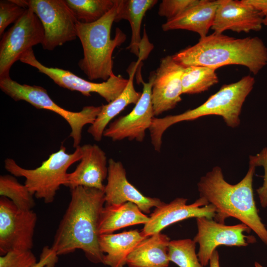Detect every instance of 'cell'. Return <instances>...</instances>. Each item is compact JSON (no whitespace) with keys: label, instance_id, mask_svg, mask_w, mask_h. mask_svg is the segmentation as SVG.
Returning a JSON list of instances; mask_svg holds the SVG:
<instances>
[{"label":"cell","instance_id":"1","mask_svg":"<svg viewBox=\"0 0 267 267\" xmlns=\"http://www.w3.org/2000/svg\"><path fill=\"white\" fill-rule=\"evenodd\" d=\"M71 190V199L55 234L51 248L58 255L81 249L88 259L103 263L99 242V224L105 203L104 190L78 186Z\"/></svg>","mask_w":267,"mask_h":267},{"label":"cell","instance_id":"2","mask_svg":"<svg viewBox=\"0 0 267 267\" xmlns=\"http://www.w3.org/2000/svg\"><path fill=\"white\" fill-rule=\"evenodd\" d=\"M256 167L248 170L238 183L231 184L224 178L222 169L215 166L201 178L197 184L200 197L216 208L215 221L224 223L234 218L247 225L267 245V229L260 217L254 199L253 177Z\"/></svg>","mask_w":267,"mask_h":267},{"label":"cell","instance_id":"3","mask_svg":"<svg viewBox=\"0 0 267 267\" xmlns=\"http://www.w3.org/2000/svg\"><path fill=\"white\" fill-rule=\"evenodd\" d=\"M172 56L184 67L203 66L216 70L223 66L239 65L254 75L267 65V47L260 38H235L215 32Z\"/></svg>","mask_w":267,"mask_h":267},{"label":"cell","instance_id":"4","mask_svg":"<svg viewBox=\"0 0 267 267\" xmlns=\"http://www.w3.org/2000/svg\"><path fill=\"white\" fill-rule=\"evenodd\" d=\"M255 82L252 76H244L235 83L223 85L218 91L195 108L178 115L154 117L149 130L155 150L160 151L162 136L166 130L179 122L193 121L205 116L218 115L222 117L228 126L237 127L240 122L239 116L242 105L253 89Z\"/></svg>","mask_w":267,"mask_h":267},{"label":"cell","instance_id":"5","mask_svg":"<svg viewBox=\"0 0 267 267\" xmlns=\"http://www.w3.org/2000/svg\"><path fill=\"white\" fill-rule=\"evenodd\" d=\"M120 2L121 0H115L113 8L95 22L85 23L78 21L77 23V35L84 53L78 66L90 81L102 79L106 81L114 74L113 51L126 39L119 28H116L114 39L111 37L112 26L116 22Z\"/></svg>","mask_w":267,"mask_h":267},{"label":"cell","instance_id":"6","mask_svg":"<svg viewBox=\"0 0 267 267\" xmlns=\"http://www.w3.org/2000/svg\"><path fill=\"white\" fill-rule=\"evenodd\" d=\"M82 155L81 145L73 153H68L66 147L62 145L57 151L51 153L35 169L23 168L11 158L4 160V168L15 177L25 178L24 184L30 192L37 198L43 199L45 203H50L54 201L60 186H65L68 168L80 161Z\"/></svg>","mask_w":267,"mask_h":267},{"label":"cell","instance_id":"7","mask_svg":"<svg viewBox=\"0 0 267 267\" xmlns=\"http://www.w3.org/2000/svg\"><path fill=\"white\" fill-rule=\"evenodd\" d=\"M0 88L15 101H25L37 109L50 110L62 117L71 128L70 136L75 148L80 145L84 127L92 124L101 109V106L90 105L79 112L68 110L57 104L42 87L21 84L10 77L0 79Z\"/></svg>","mask_w":267,"mask_h":267},{"label":"cell","instance_id":"8","mask_svg":"<svg viewBox=\"0 0 267 267\" xmlns=\"http://www.w3.org/2000/svg\"><path fill=\"white\" fill-rule=\"evenodd\" d=\"M25 9H31L38 16L44 29L42 45L45 50L56 47L77 38L78 20L65 0H13Z\"/></svg>","mask_w":267,"mask_h":267},{"label":"cell","instance_id":"9","mask_svg":"<svg viewBox=\"0 0 267 267\" xmlns=\"http://www.w3.org/2000/svg\"><path fill=\"white\" fill-rule=\"evenodd\" d=\"M44 29L39 18L31 9L23 15L2 35L0 42V79L10 77L12 65L26 51L42 44Z\"/></svg>","mask_w":267,"mask_h":267},{"label":"cell","instance_id":"10","mask_svg":"<svg viewBox=\"0 0 267 267\" xmlns=\"http://www.w3.org/2000/svg\"><path fill=\"white\" fill-rule=\"evenodd\" d=\"M19 60L35 67L60 87L79 91L88 97L91 95V93L95 92L108 103L113 101L122 92L129 82V80L121 75L114 74L106 81L94 83L86 80L68 70L45 66L37 59L32 48L23 53Z\"/></svg>","mask_w":267,"mask_h":267},{"label":"cell","instance_id":"11","mask_svg":"<svg viewBox=\"0 0 267 267\" xmlns=\"http://www.w3.org/2000/svg\"><path fill=\"white\" fill-rule=\"evenodd\" d=\"M37 220L32 210L18 209L8 198H0V254L12 250H31Z\"/></svg>","mask_w":267,"mask_h":267},{"label":"cell","instance_id":"12","mask_svg":"<svg viewBox=\"0 0 267 267\" xmlns=\"http://www.w3.org/2000/svg\"><path fill=\"white\" fill-rule=\"evenodd\" d=\"M197 232L193 240L199 245L197 256L203 267L207 266L217 247H245L256 241L253 236L246 235L251 229L241 223L233 225H224L206 217L196 218Z\"/></svg>","mask_w":267,"mask_h":267},{"label":"cell","instance_id":"13","mask_svg":"<svg viewBox=\"0 0 267 267\" xmlns=\"http://www.w3.org/2000/svg\"><path fill=\"white\" fill-rule=\"evenodd\" d=\"M155 72L151 73L147 83L143 82L141 96L132 111L111 122L103 133V136L113 141L125 138L138 142L143 141L145 132L149 129L155 117L151 102V89Z\"/></svg>","mask_w":267,"mask_h":267},{"label":"cell","instance_id":"14","mask_svg":"<svg viewBox=\"0 0 267 267\" xmlns=\"http://www.w3.org/2000/svg\"><path fill=\"white\" fill-rule=\"evenodd\" d=\"M187 200L184 198H177L168 204L165 203L156 208L141 231L142 235L148 237L161 232L168 226L189 218H215V207L204 198L200 197L189 205L186 204Z\"/></svg>","mask_w":267,"mask_h":267},{"label":"cell","instance_id":"15","mask_svg":"<svg viewBox=\"0 0 267 267\" xmlns=\"http://www.w3.org/2000/svg\"><path fill=\"white\" fill-rule=\"evenodd\" d=\"M184 67L168 55L161 59L155 72L151 102L155 116L174 109L181 100V75Z\"/></svg>","mask_w":267,"mask_h":267},{"label":"cell","instance_id":"16","mask_svg":"<svg viewBox=\"0 0 267 267\" xmlns=\"http://www.w3.org/2000/svg\"><path fill=\"white\" fill-rule=\"evenodd\" d=\"M107 182L104 190L105 205H118L130 202L144 213L165 203L160 199L144 195L128 180L123 164L110 158L108 161Z\"/></svg>","mask_w":267,"mask_h":267},{"label":"cell","instance_id":"17","mask_svg":"<svg viewBox=\"0 0 267 267\" xmlns=\"http://www.w3.org/2000/svg\"><path fill=\"white\" fill-rule=\"evenodd\" d=\"M264 19L259 11L244 0H219L211 29L217 33L226 30L237 33L259 31Z\"/></svg>","mask_w":267,"mask_h":267},{"label":"cell","instance_id":"18","mask_svg":"<svg viewBox=\"0 0 267 267\" xmlns=\"http://www.w3.org/2000/svg\"><path fill=\"white\" fill-rule=\"evenodd\" d=\"M82 157L75 170L68 173L65 185L72 189L85 186L104 190L108 176V162L104 151L95 144L81 146Z\"/></svg>","mask_w":267,"mask_h":267},{"label":"cell","instance_id":"19","mask_svg":"<svg viewBox=\"0 0 267 267\" xmlns=\"http://www.w3.org/2000/svg\"><path fill=\"white\" fill-rule=\"evenodd\" d=\"M132 66L129 71V79L128 85L122 92L115 99L107 104L102 105L101 110L94 123L90 125L88 132L97 141H100L103 133L111 121L129 105L136 104L139 100L142 92L137 91L134 85L135 71L140 62Z\"/></svg>","mask_w":267,"mask_h":267},{"label":"cell","instance_id":"20","mask_svg":"<svg viewBox=\"0 0 267 267\" xmlns=\"http://www.w3.org/2000/svg\"><path fill=\"white\" fill-rule=\"evenodd\" d=\"M219 0H201L200 2L177 17L162 25L164 31L186 30L198 33L200 38L207 36L214 20Z\"/></svg>","mask_w":267,"mask_h":267},{"label":"cell","instance_id":"21","mask_svg":"<svg viewBox=\"0 0 267 267\" xmlns=\"http://www.w3.org/2000/svg\"><path fill=\"white\" fill-rule=\"evenodd\" d=\"M170 238L161 232L140 241L127 257L128 267H168Z\"/></svg>","mask_w":267,"mask_h":267},{"label":"cell","instance_id":"22","mask_svg":"<svg viewBox=\"0 0 267 267\" xmlns=\"http://www.w3.org/2000/svg\"><path fill=\"white\" fill-rule=\"evenodd\" d=\"M146 237L136 229L100 235L99 246L104 254L103 264L110 267H124L129 255Z\"/></svg>","mask_w":267,"mask_h":267},{"label":"cell","instance_id":"23","mask_svg":"<svg viewBox=\"0 0 267 267\" xmlns=\"http://www.w3.org/2000/svg\"><path fill=\"white\" fill-rule=\"evenodd\" d=\"M105 205L99 221L100 235L112 233L116 230L127 226L145 224L150 219L136 205L132 202Z\"/></svg>","mask_w":267,"mask_h":267},{"label":"cell","instance_id":"24","mask_svg":"<svg viewBox=\"0 0 267 267\" xmlns=\"http://www.w3.org/2000/svg\"><path fill=\"white\" fill-rule=\"evenodd\" d=\"M158 2L156 0H121L116 22L125 19L129 21L132 30L131 43L127 48L139 57L142 41L140 28L146 12Z\"/></svg>","mask_w":267,"mask_h":267},{"label":"cell","instance_id":"25","mask_svg":"<svg viewBox=\"0 0 267 267\" xmlns=\"http://www.w3.org/2000/svg\"><path fill=\"white\" fill-rule=\"evenodd\" d=\"M218 82L216 69L214 68L203 66L185 67L181 75L182 94L203 92Z\"/></svg>","mask_w":267,"mask_h":267},{"label":"cell","instance_id":"26","mask_svg":"<svg viewBox=\"0 0 267 267\" xmlns=\"http://www.w3.org/2000/svg\"><path fill=\"white\" fill-rule=\"evenodd\" d=\"M115 0H65L79 21L90 23L104 16L114 6Z\"/></svg>","mask_w":267,"mask_h":267},{"label":"cell","instance_id":"27","mask_svg":"<svg viewBox=\"0 0 267 267\" xmlns=\"http://www.w3.org/2000/svg\"><path fill=\"white\" fill-rule=\"evenodd\" d=\"M0 195L9 199L21 210H32L35 205L33 195L27 186L11 175L0 176Z\"/></svg>","mask_w":267,"mask_h":267},{"label":"cell","instance_id":"28","mask_svg":"<svg viewBox=\"0 0 267 267\" xmlns=\"http://www.w3.org/2000/svg\"><path fill=\"white\" fill-rule=\"evenodd\" d=\"M196 244L190 239L170 241L168 249L170 261L179 267H204L196 253Z\"/></svg>","mask_w":267,"mask_h":267},{"label":"cell","instance_id":"29","mask_svg":"<svg viewBox=\"0 0 267 267\" xmlns=\"http://www.w3.org/2000/svg\"><path fill=\"white\" fill-rule=\"evenodd\" d=\"M201 0H163L160 3L158 15L167 20L178 17L200 2Z\"/></svg>","mask_w":267,"mask_h":267},{"label":"cell","instance_id":"30","mask_svg":"<svg viewBox=\"0 0 267 267\" xmlns=\"http://www.w3.org/2000/svg\"><path fill=\"white\" fill-rule=\"evenodd\" d=\"M37 263L31 250H12L0 257V267H32Z\"/></svg>","mask_w":267,"mask_h":267},{"label":"cell","instance_id":"31","mask_svg":"<svg viewBox=\"0 0 267 267\" xmlns=\"http://www.w3.org/2000/svg\"><path fill=\"white\" fill-rule=\"evenodd\" d=\"M26 9L13 0L0 1V35H2L6 28L15 23L24 14Z\"/></svg>","mask_w":267,"mask_h":267},{"label":"cell","instance_id":"32","mask_svg":"<svg viewBox=\"0 0 267 267\" xmlns=\"http://www.w3.org/2000/svg\"><path fill=\"white\" fill-rule=\"evenodd\" d=\"M249 164L256 167L262 166L264 169V181L262 185L257 189L260 203L263 208L267 207V147L264 148L256 155L250 156Z\"/></svg>","mask_w":267,"mask_h":267},{"label":"cell","instance_id":"33","mask_svg":"<svg viewBox=\"0 0 267 267\" xmlns=\"http://www.w3.org/2000/svg\"><path fill=\"white\" fill-rule=\"evenodd\" d=\"M58 256L51 247L45 246L42 249L40 260L32 267H55Z\"/></svg>","mask_w":267,"mask_h":267},{"label":"cell","instance_id":"34","mask_svg":"<svg viewBox=\"0 0 267 267\" xmlns=\"http://www.w3.org/2000/svg\"><path fill=\"white\" fill-rule=\"evenodd\" d=\"M244 1L259 11L267 18V0H244Z\"/></svg>","mask_w":267,"mask_h":267},{"label":"cell","instance_id":"35","mask_svg":"<svg viewBox=\"0 0 267 267\" xmlns=\"http://www.w3.org/2000/svg\"><path fill=\"white\" fill-rule=\"evenodd\" d=\"M209 264V267H220L219 255L217 250H215L213 252Z\"/></svg>","mask_w":267,"mask_h":267},{"label":"cell","instance_id":"36","mask_svg":"<svg viewBox=\"0 0 267 267\" xmlns=\"http://www.w3.org/2000/svg\"><path fill=\"white\" fill-rule=\"evenodd\" d=\"M255 267H264L262 265H261L260 263H259L257 262H255L254 264Z\"/></svg>","mask_w":267,"mask_h":267},{"label":"cell","instance_id":"37","mask_svg":"<svg viewBox=\"0 0 267 267\" xmlns=\"http://www.w3.org/2000/svg\"><path fill=\"white\" fill-rule=\"evenodd\" d=\"M263 24L267 26V18L264 19Z\"/></svg>","mask_w":267,"mask_h":267}]
</instances>
